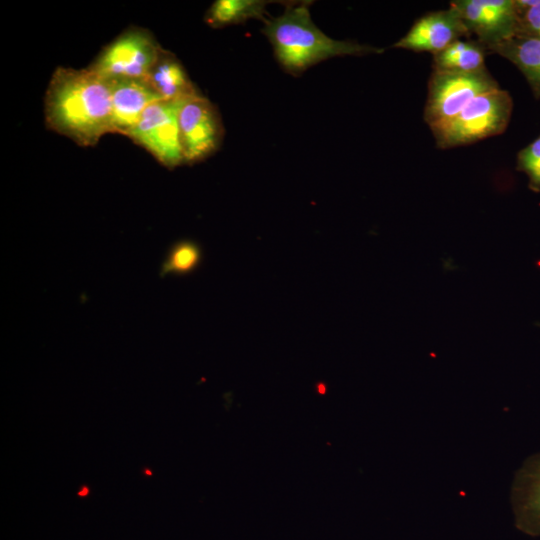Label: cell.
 I'll return each instance as SVG.
<instances>
[{"instance_id": "1", "label": "cell", "mask_w": 540, "mask_h": 540, "mask_svg": "<svg viewBox=\"0 0 540 540\" xmlns=\"http://www.w3.org/2000/svg\"><path fill=\"white\" fill-rule=\"evenodd\" d=\"M50 129L82 146L96 144L113 132L112 83L92 68H58L45 96Z\"/></svg>"}, {"instance_id": "2", "label": "cell", "mask_w": 540, "mask_h": 540, "mask_svg": "<svg viewBox=\"0 0 540 540\" xmlns=\"http://www.w3.org/2000/svg\"><path fill=\"white\" fill-rule=\"evenodd\" d=\"M309 5L308 1L286 4L280 16L264 23L262 33L270 41L276 60L286 72L296 76L332 57L362 56L384 51L327 36L313 23Z\"/></svg>"}, {"instance_id": "3", "label": "cell", "mask_w": 540, "mask_h": 540, "mask_svg": "<svg viewBox=\"0 0 540 540\" xmlns=\"http://www.w3.org/2000/svg\"><path fill=\"white\" fill-rule=\"evenodd\" d=\"M512 110L511 95L498 88L479 95L454 118L431 131L440 149L469 145L504 133Z\"/></svg>"}, {"instance_id": "4", "label": "cell", "mask_w": 540, "mask_h": 540, "mask_svg": "<svg viewBox=\"0 0 540 540\" xmlns=\"http://www.w3.org/2000/svg\"><path fill=\"white\" fill-rule=\"evenodd\" d=\"M498 88L487 67L474 72L432 69L423 119L432 130L454 118L479 95Z\"/></svg>"}, {"instance_id": "5", "label": "cell", "mask_w": 540, "mask_h": 540, "mask_svg": "<svg viewBox=\"0 0 540 540\" xmlns=\"http://www.w3.org/2000/svg\"><path fill=\"white\" fill-rule=\"evenodd\" d=\"M161 52L148 32L131 29L107 45L90 68L110 80H147Z\"/></svg>"}, {"instance_id": "6", "label": "cell", "mask_w": 540, "mask_h": 540, "mask_svg": "<svg viewBox=\"0 0 540 540\" xmlns=\"http://www.w3.org/2000/svg\"><path fill=\"white\" fill-rule=\"evenodd\" d=\"M181 101L159 100L151 104L127 134L169 168L185 162L178 123Z\"/></svg>"}, {"instance_id": "7", "label": "cell", "mask_w": 540, "mask_h": 540, "mask_svg": "<svg viewBox=\"0 0 540 540\" xmlns=\"http://www.w3.org/2000/svg\"><path fill=\"white\" fill-rule=\"evenodd\" d=\"M178 123L186 163L203 160L219 147L223 135L220 116L200 93L181 101Z\"/></svg>"}, {"instance_id": "8", "label": "cell", "mask_w": 540, "mask_h": 540, "mask_svg": "<svg viewBox=\"0 0 540 540\" xmlns=\"http://www.w3.org/2000/svg\"><path fill=\"white\" fill-rule=\"evenodd\" d=\"M450 6L487 50L517 35L515 0H454Z\"/></svg>"}, {"instance_id": "9", "label": "cell", "mask_w": 540, "mask_h": 540, "mask_svg": "<svg viewBox=\"0 0 540 540\" xmlns=\"http://www.w3.org/2000/svg\"><path fill=\"white\" fill-rule=\"evenodd\" d=\"M469 38L472 36L461 16L449 5L446 10L428 12L418 18L392 48L434 55L456 40Z\"/></svg>"}, {"instance_id": "10", "label": "cell", "mask_w": 540, "mask_h": 540, "mask_svg": "<svg viewBox=\"0 0 540 540\" xmlns=\"http://www.w3.org/2000/svg\"><path fill=\"white\" fill-rule=\"evenodd\" d=\"M510 496L518 528L540 535V452L529 456L516 471Z\"/></svg>"}, {"instance_id": "11", "label": "cell", "mask_w": 540, "mask_h": 540, "mask_svg": "<svg viewBox=\"0 0 540 540\" xmlns=\"http://www.w3.org/2000/svg\"><path fill=\"white\" fill-rule=\"evenodd\" d=\"M111 83L114 133L127 135L148 106L163 100L147 80L113 79Z\"/></svg>"}, {"instance_id": "12", "label": "cell", "mask_w": 540, "mask_h": 540, "mask_svg": "<svg viewBox=\"0 0 540 540\" xmlns=\"http://www.w3.org/2000/svg\"><path fill=\"white\" fill-rule=\"evenodd\" d=\"M513 63L525 77L535 99H540V37L516 35L488 48Z\"/></svg>"}, {"instance_id": "13", "label": "cell", "mask_w": 540, "mask_h": 540, "mask_svg": "<svg viewBox=\"0 0 540 540\" xmlns=\"http://www.w3.org/2000/svg\"><path fill=\"white\" fill-rule=\"evenodd\" d=\"M147 81L163 100L181 101L199 94L180 61L164 50Z\"/></svg>"}, {"instance_id": "14", "label": "cell", "mask_w": 540, "mask_h": 540, "mask_svg": "<svg viewBox=\"0 0 540 540\" xmlns=\"http://www.w3.org/2000/svg\"><path fill=\"white\" fill-rule=\"evenodd\" d=\"M488 50L476 38L459 39L432 55V69L474 72L486 68Z\"/></svg>"}, {"instance_id": "15", "label": "cell", "mask_w": 540, "mask_h": 540, "mask_svg": "<svg viewBox=\"0 0 540 540\" xmlns=\"http://www.w3.org/2000/svg\"><path fill=\"white\" fill-rule=\"evenodd\" d=\"M269 3L263 0H217L207 11L205 21L214 28L245 23L249 19L265 23Z\"/></svg>"}, {"instance_id": "16", "label": "cell", "mask_w": 540, "mask_h": 540, "mask_svg": "<svg viewBox=\"0 0 540 540\" xmlns=\"http://www.w3.org/2000/svg\"><path fill=\"white\" fill-rule=\"evenodd\" d=\"M201 259L199 246L191 241L175 245L164 265L166 272L184 274L195 269Z\"/></svg>"}, {"instance_id": "17", "label": "cell", "mask_w": 540, "mask_h": 540, "mask_svg": "<svg viewBox=\"0 0 540 540\" xmlns=\"http://www.w3.org/2000/svg\"><path fill=\"white\" fill-rule=\"evenodd\" d=\"M516 169L527 176L531 190L540 191V135L518 152Z\"/></svg>"}, {"instance_id": "18", "label": "cell", "mask_w": 540, "mask_h": 540, "mask_svg": "<svg viewBox=\"0 0 540 540\" xmlns=\"http://www.w3.org/2000/svg\"><path fill=\"white\" fill-rule=\"evenodd\" d=\"M517 35L540 37V0H515Z\"/></svg>"}, {"instance_id": "19", "label": "cell", "mask_w": 540, "mask_h": 540, "mask_svg": "<svg viewBox=\"0 0 540 540\" xmlns=\"http://www.w3.org/2000/svg\"><path fill=\"white\" fill-rule=\"evenodd\" d=\"M89 494V488L87 486H82L81 490L78 491V496L83 497Z\"/></svg>"}]
</instances>
